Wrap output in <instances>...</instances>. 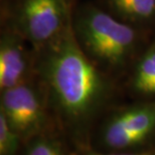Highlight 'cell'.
I'll use <instances>...</instances> for the list:
<instances>
[{
	"mask_svg": "<svg viewBox=\"0 0 155 155\" xmlns=\"http://www.w3.org/2000/svg\"><path fill=\"white\" fill-rule=\"evenodd\" d=\"M35 76L47 92L62 133L76 149L90 146L96 125L118 103L122 87L84 53L72 22L55 40L35 51Z\"/></svg>",
	"mask_w": 155,
	"mask_h": 155,
	"instance_id": "6da1fadb",
	"label": "cell"
},
{
	"mask_svg": "<svg viewBox=\"0 0 155 155\" xmlns=\"http://www.w3.org/2000/svg\"><path fill=\"white\" fill-rule=\"evenodd\" d=\"M72 28L87 57L120 83L155 33L121 21L94 3L72 9Z\"/></svg>",
	"mask_w": 155,
	"mask_h": 155,
	"instance_id": "7a4b0ae2",
	"label": "cell"
},
{
	"mask_svg": "<svg viewBox=\"0 0 155 155\" xmlns=\"http://www.w3.org/2000/svg\"><path fill=\"white\" fill-rule=\"evenodd\" d=\"M155 146V101L115 104L92 133L90 148L104 153L143 150Z\"/></svg>",
	"mask_w": 155,
	"mask_h": 155,
	"instance_id": "3957f363",
	"label": "cell"
},
{
	"mask_svg": "<svg viewBox=\"0 0 155 155\" xmlns=\"http://www.w3.org/2000/svg\"><path fill=\"white\" fill-rule=\"evenodd\" d=\"M0 113L24 143L36 135L58 128L47 92L36 76L0 91Z\"/></svg>",
	"mask_w": 155,
	"mask_h": 155,
	"instance_id": "277c9868",
	"label": "cell"
},
{
	"mask_svg": "<svg viewBox=\"0 0 155 155\" xmlns=\"http://www.w3.org/2000/svg\"><path fill=\"white\" fill-rule=\"evenodd\" d=\"M72 12L68 0H16L6 21L36 51L68 28Z\"/></svg>",
	"mask_w": 155,
	"mask_h": 155,
	"instance_id": "5b68a950",
	"label": "cell"
},
{
	"mask_svg": "<svg viewBox=\"0 0 155 155\" xmlns=\"http://www.w3.org/2000/svg\"><path fill=\"white\" fill-rule=\"evenodd\" d=\"M35 77V51L5 20L0 37V91Z\"/></svg>",
	"mask_w": 155,
	"mask_h": 155,
	"instance_id": "8992f818",
	"label": "cell"
},
{
	"mask_svg": "<svg viewBox=\"0 0 155 155\" xmlns=\"http://www.w3.org/2000/svg\"><path fill=\"white\" fill-rule=\"evenodd\" d=\"M132 100L155 101V33L121 82Z\"/></svg>",
	"mask_w": 155,
	"mask_h": 155,
	"instance_id": "52a82bcc",
	"label": "cell"
},
{
	"mask_svg": "<svg viewBox=\"0 0 155 155\" xmlns=\"http://www.w3.org/2000/svg\"><path fill=\"white\" fill-rule=\"evenodd\" d=\"M99 5L121 21L155 31V0H100Z\"/></svg>",
	"mask_w": 155,
	"mask_h": 155,
	"instance_id": "ba28073f",
	"label": "cell"
},
{
	"mask_svg": "<svg viewBox=\"0 0 155 155\" xmlns=\"http://www.w3.org/2000/svg\"><path fill=\"white\" fill-rule=\"evenodd\" d=\"M21 155H77L76 148L58 128L27 140Z\"/></svg>",
	"mask_w": 155,
	"mask_h": 155,
	"instance_id": "9c48e42d",
	"label": "cell"
},
{
	"mask_svg": "<svg viewBox=\"0 0 155 155\" xmlns=\"http://www.w3.org/2000/svg\"><path fill=\"white\" fill-rule=\"evenodd\" d=\"M24 141L0 113V155H21Z\"/></svg>",
	"mask_w": 155,
	"mask_h": 155,
	"instance_id": "30bf717a",
	"label": "cell"
},
{
	"mask_svg": "<svg viewBox=\"0 0 155 155\" xmlns=\"http://www.w3.org/2000/svg\"><path fill=\"white\" fill-rule=\"evenodd\" d=\"M77 155H155V146L146 148L143 150L138 151H130V152H120V153H104L100 151L94 150L90 147L76 149Z\"/></svg>",
	"mask_w": 155,
	"mask_h": 155,
	"instance_id": "8fae6325",
	"label": "cell"
}]
</instances>
